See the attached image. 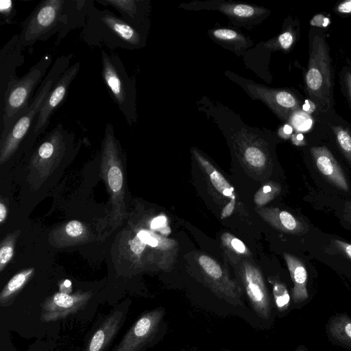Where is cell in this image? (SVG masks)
Listing matches in <instances>:
<instances>
[{"instance_id":"obj_1","label":"cell","mask_w":351,"mask_h":351,"mask_svg":"<svg viewBox=\"0 0 351 351\" xmlns=\"http://www.w3.org/2000/svg\"><path fill=\"white\" fill-rule=\"evenodd\" d=\"M94 6L93 0L41 1L23 23L19 34L23 48L56 34L60 40L71 30L83 28Z\"/></svg>"},{"instance_id":"obj_2","label":"cell","mask_w":351,"mask_h":351,"mask_svg":"<svg viewBox=\"0 0 351 351\" xmlns=\"http://www.w3.org/2000/svg\"><path fill=\"white\" fill-rule=\"evenodd\" d=\"M72 55L58 57L38 87L29 107L1 135L0 164L8 160L32 132L38 114L51 90L62 73L69 67Z\"/></svg>"},{"instance_id":"obj_3","label":"cell","mask_w":351,"mask_h":351,"mask_svg":"<svg viewBox=\"0 0 351 351\" xmlns=\"http://www.w3.org/2000/svg\"><path fill=\"white\" fill-rule=\"evenodd\" d=\"M81 38L88 46H106L110 49H136L143 40L141 28L137 27L108 10L95 6L90 11Z\"/></svg>"},{"instance_id":"obj_4","label":"cell","mask_w":351,"mask_h":351,"mask_svg":"<svg viewBox=\"0 0 351 351\" xmlns=\"http://www.w3.org/2000/svg\"><path fill=\"white\" fill-rule=\"evenodd\" d=\"M101 173L110 195V219L113 228L126 217L123 154L113 125L107 123L101 143Z\"/></svg>"},{"instance_id":"obj_5","label":"cell","mask_w":351,"mask_h":351,"mask_svg":"<svg viewBox=\"0 0 351 351\" xmlns=\"http://www.w3.org/2000/svg\"><path fill=\"white\" fill-rule=\"evenodd\" d=\"M52 62L50 54L43 56L22 77L12 80L0 99L1 135L29 107L34 90L40 84Z\"/></svg>"},{"instance_id":"obj_6","label":"cell","mask_w":351,"mask_h":351,"mask_svg":"<svg viewBox=\"0 0 351 351\" xmlns=\"http://www.w3.org/2000/svg\"><path fill=\"white\" fill-rule=\"evenodd\" d=\"M101 76L111 97L128 125L136 121V88L119 58L114 53L102 50Z\"/></svg>"},{"instance_id":"obj_7","label":"cell","mask_w":351,"mask_h":351,"mask_svg":"<svg viewBox=\"0 0 351 351\" xmlns=\"http://www.w3.org/2000/svg\"><path fill=\"white\" fill-rule=\"evenodd\" d=\"M305 83L309 97L322 111L328 110L332 101L331 61L326 42L319 35L311 45Z\"/></svg>"},{"instance_id":"obj_8","label":"cell","mask_w":351,"mask_h":351,"mask_svg":"<svg viewBox=\"0 0 351 351\" xmlns=\"http://www.w3.org/2000/svg\"><path fill=\"white\" fill-rule=\"evenodd\" d=\"M165 311L160 307L143 313L112 351H145L161 335Z\"/></svg>"},{"instance_id":"obj_9","label":"cell","mask_w":351,"mask_h":351,"mask_svg":"<svg viewBox=\"0 0 351 351\" xmlns=\"http://www.w3.org/2000/svg\"><path fill=\"white\" fill-rule=\"evenodd\" d=\"M80 69V63L75 62L62 73L51 90L44 104L40 110L35 125L26 138L27 142H34L48 127L50 119L65 99L69 88Z\"/></svg>"},{"instance_id":"obj_10","label":"cell","mask_w":351,"mask_h":351,"mask_svg":"<svg viewBox=\"0 0 351 351\" xmlns=\"http://www.w3.org/2000/svg\"><path fill=\"white\" fill-rule=\"evenodd\" d=\"M241 279L250 305L262 319H268L271 313V298L260 269L245 262L241 270Z\"/></svg>"},{"instance_id":"obj_11","label":"cell","mask_w":351,"mask_h":351,"mask_svg":"<svg viewBox=\"0 0 351 351\" xmlns=\"http://www.w3.org/2000/svg\"><path fill=\"white\" fill-rule=\"evenodd\" d=\"M198 263L213 291L226 300L232 302V304L241 305L240 298L242 290L229 278L216 261L202 254L198 258Z\"/></svg>"},{"instance_id":"obj_12","label":"cell","mask_w":351,"mask_h":351,"mask_svg":"<svg viewBox=\"0 0 351 351\" xmlns=\"http://www.w3.org/2000/svg\"><path fill=\"white\" fill-rule=\"evenodd\" d=\"M90 297V293L88 292L73 295L56 293L44 302L41 319L44 322H51L64 318L81 309Z\"/></svg>"},{"instance_id":"obj_13","label":"cell","mask_w":351,"mask_h":351,"mask_svg":"<svg viewBox=\"0 0 351 351\" xmlns=\"http://www.w3.org/2000/svg\"><path fill=\"white\" fill-rule=\"evenodd\" d=\"M19 34L14 35L1 48L0 52V99L8 83L18 77L16 69L24 62Z\"/></svg>"},{"instance_id":"obj_14","label":"cell","mask_w":351,"mask_h":351,"mask_svg":"<svg viewBox=\"0 0 351 351\" xmlns=\"http://www.w3.org/2000/svg\"><path fill=\"white\" fill-rule=\"evenodd\" d=\"M310 151L317 168L325 178L337 188L348 191L346 177L330 151L325 146L313 147Z\"/></svg>"},{"instance_id":"obj_15","label":"cell","mask_w":351,"mask_h":351,"mask_svg":"<svg viewBox=\"0 0 351 351\" xmlns=\"http://www.w3.org/2000/svg\"><path fill=\"white\" fill-rule=\"evenodd\" d=\"M125 314L121 309L112 311L93 335L84 351H105L122 326Z\"/></svg>"},{"instance_id":"obj_16","label":"cell","mask_w":351,"mask_h":351,"mask_svg":"<svg viewBox=\"0 0 351 351\" xmlns=\"http://www.w3.org/2000/svg\"><path fill=\"white\" fill-rule=\"evenodd\" d=\"M256 212L272 227L285 233L301 234L305 231L302 223L287 210L266 208L257 209Z\"/></svg>"},{"instance_id":"obj_17","label":"cell","mask_w":351,"mask_h":351,"mask_svg":"<svg viewBox=\"0 0 351 351\" xmlns=\"http://www.w3.org/2000/svg\"><path fill=\"white\" fill-rule=\"evenodd\" d=\"M291 280L293 282L292 300L295 304H300L307 300L308 274L305 265L297 257L288 253H284Z\"/></svg>"},{"instance_id":"obj_18","label":"cell","mask_w":351,"mask_h":351,"mask_svg":"<svg viewBox=\"0 0 351 351\" xmlns=\"http://www.w3.org/2000/svg\"><path fill=\"white\" fill-rule=\"evenodd\" d=\"M104 6L116 9L121 17L129 23L141 28V1L138 0H96Z\"/></svg>"},{"instance_id":"obj_19","label":"cell","mask_w":351,"mask_h":351,"mask_svg":"<svg viewBox=\"0 0 351 351\" xmlns=\"http://www.w3.org/2000/svg\"><path fill=\"white\" fill-rule=\"evenodd\" d=\"M193 153L197 161L209 177L215 189L223 196L229 197L230 201L236 202L234 189L222 174L196 151H193Z\"/></svg>"},{"instance_id":"obj_20","label":"cell","mask_w":351,"mask_h":351,"mask_svg":"<svg viewBox=\"0 0 351 351\" xmlns=\"http://www.w3.org/2000/svg\"><path fill=\"white\" fill-rule=\"evenodd\" d=\"M327 331L330 336L340 344L351 348V319L345 315L332 317Z\"/></svg>"},{"instance_id":"obj_21","label":"cell","mask_w":351,"mask_h":351,"mask_svg":"<svg viewBox=\"0 0 351 351\" xmlns=\"http://www.w3.org/2000/svg\"><path fill=\"white\" fill-rule=\"evenodd\" d=\"M55 233L56 236L60 235V239H57L56 243L60 240V245H63L82 243L88 237L87 228L77 220L69 221Z\"/></svg>"},{"instance_id":"obj_22","label":"cell","mask_w":351,"mask_h":351,"mask_svg":"<svg viewBox=\"0 0 351 351\" xmlns=\"http://www.w3.org/2000/svg\"><path fill=\"white\" fill-rule=\"evenodd\" d=\"M34 272V268H29L14 275L2 289L0 302L2 306L7 304L26 284Z\"/></svg>"},{"instance_id":"obj_23","label":"cell","mask_w":351,"mask_h":351,"mask_svg":"<svg viewBox=\"0 0 351 351\" xmlns=\"http://www.w3.org/2000/svg\"><path fill=\"white\" fill-rule=\"evenodd\" d=\"M332 129L341 152L351 165L350 132L347 129L341 126H332Z\"/></svg>"},{"instance_id":"obj_24","label":"cell","mask_w":351,"mask_h":351,"mask_svg":"<svg viewBox=\"0 0 351 351\" xmlns=\"http://www.w3.org/2000/svg\"><path fill=\"white\" fill-rule=\"evenodd\" d=\"M244 160L247 165L256 169H264L267 162L265 154L255 146L247 147L243 154Z\"/></svg>"},{"instance_id":"obj_25","label":"cell","mask_w":351,"mask_h":351,"mask_svg":"<svg viewBox=\"0 0 351 351\" xmlns=\"http://www.w3.org/2000/svg\"><path fill=\"white\" fill-rule=\"evenodd\" d=\"M273 295L276 308L280 312H285L290 304V295L285 285L278 281L273 285Z\"/></svg>"},{"instance_id":"obj_26","label":"cell","mask_w":351,"mask_h":351,"mask_svg":"<svg viewBox=\"0 0 351 351\" xmlns=\"http://www.w3.org/2000/svg\"><path fill=\"white\" fill-rule=\"evenodd\" d=\"M16 240V233H12L2 241L0 247V271L3 270L13 256Z\"/></svg>"},{"instance_id":"obj_27","label":"cell","mask_w":351,"mask_h":351,"mask_svg":"<svg viewBox=\"0 0 351 351\" xmlns=\"http://www.w3.org/2000/svg\"><path fill=\"white\" fill-rule=\"evenodd\" d=\"M280 186L274 182H270L263 185L256 193L254 202L258 206H264L274 199L280 192Z\"/></svg>"},{"instance_id":"obj_28","label":"cell","mask_w":351,"mask_h":351,"mask_svg":"<svg viewBox=\"0 0 351 351\" xmlns=\"http://www.w3.org/2000/svg\"><path fill=\"white\" fill-rule=\"evenodd\" d=\"M221 241L228 250L237 254L248 255L250 254L245 243L229 232H225L221 235Z\"/></svg>"},{"instance_id":"obj_29","label":"cell","mask_w":351,"mask_h":351,"mask_svg":"<svg viewBox=\"0 0 351 351\" xmlns=\"http://www.w3.org/2000/svg\"><path fill=\"white\" fill-rule=\"evenodd\" d=\"M276 104L288 111L295 110L299 107L296 98L291 93L285 91H280L275 95Z\"/></svg>"},{"instance_id":"obj_30","label":"cell","mask_w":351,"mask_h":351,"mask_svg":"<svg viewBox=\"0 0 351 351\" xmlns=\"http://www.w3.org/2000/svg\"><path fill=\"white\" fill-rule=\"evenodd\" d=\"M312 123L311 118L304 112L295 113L292 119V123L298 131L308 130L311 128Z\"/></svg>"},{"instance_id":"obj_31","label":"cell","mask_w":351,"mask_h":351,"mask_svg":"<svg viewBox=\"0 0 351 351\" xmlns=\"http://www.w3.org/2000/svg\"><path fill=\"white\" fill-rule=\"evenodd\" d=\"M150 228L163 236H167L171 232L167 223V218L165 215H159L154 218L150 222Z\"/></svg>"},{"instance_id":"obj_32","label":"cell","mask_w":351,"mask_h":351,"mask_svg":"<svg viewBox=\"0 0 351 351\" xmlns=\"http://www.w3.org/2000/svg\"><path fill=\"white\" fill-rule=\"evenodd\" d=\"M0 13L4 23H11L16 14L13 1L1 0L0 1Z\"/></svg>"},{"instance_id":"obj_33","label":"cell","mask_w":351,"mask_h":351,"mask_svg":"<svg viewBox=\"0 0 351 351\" xmlns=\"http://www.w3.org/2000/svg\"><path fill=\"white\" fill-rule=\"evenodd\" d=\"M332 245L335 247V249L343 254L345 256L348 257L351 260V244L346 243L345 241L339 240V239H333L331 241Z\"/></svg>"},{"instance_id":"obj_34","label":"cell","mask_w":351,"mask_h":351,"mask_svg":"<svg viewBox=\"0 0 351 351\" xmlns=\"http://www.w3.org/2000/svg\"><path fill=\"white\" fill-rule=\"evenodd\" d=\"M294 36L291 32H285L281 34L278 38V42L283 49H289L293 45Z\"/></svg>"},{"instance_id":"obj_35","label":"cell","mask_w":351,"mask_h":351,"mask_svg":"<svg viewBox=\"0 0 351 351\" xmlns=\"http://www.w3.org/2000/svg\"><path fill=\"white\" fill-rule=\"evenodd\" d=\"M232 12L238 16L248 17L254 14V9L250 5L239 4L233 8Z\"/></svg>"},{"instance_id":"obj_36","label":"cell","mask_w":351,"mask_h":351,"mask_svg":"<svg viewBox=\"0 0 351 351\" xmlns=\"http://www.w3.org/2000/svg\"><path fill=\"white\" fill-rule=\"evenodd\" d=\"M215 37L223 40H232L237 37L236 32L228 29H218L213 32Z\"/></svg>"},{"instance_id":"obj_37","label":"cell","mask_w":351,"mask_h":351,"mask_svg":"<svg viewBox=\"0 0 351 351\" xmlns=\"http://www.w3.org/2000/svg\"><path fill=\"white\" fill-rule=\"evenodd\" d=\"M329 23V19L321 14L315 16L311 21L312 25L322 27H326Z\"/></svg>"},{"instance_id":"obj_38","label":"cell","mask_w":351,"mask_h":351,"mask_svg":"<svg viewBox=\"0 0 351 351\" xmlns=\"http://www.w3.org/2000/svg\"><path fill=\"white\" fill-rule=\"evenodd\" d=\"M336 10L340 14H351V0H346L339 3Z\"/></svg>"},{"instance_id":"obj_39","label":"cell","mask_w":351,"mask_h":351,"mask_svg":"<svg viewBox=\"0 0 351 351\" xmlns=\"http://www.w3.org/2000/svg\"><path fill=\"white\" fill-rule=\"evenodd\" d=\"M235 204H236V202H233V201H230V200L228 202L226 206L223 208V210L221 211V219H226V218L230 217L232 214V213L234 210V208H235Z\"/></svg>"},{"instance_id":"obj_40","label":"cell","mask_w":351,"mask_h":351,"mask_svg":"<svg viewBox=\"0 0 351 351\" xmlns=\"http://www.w3.org/2000/svg\"><path fill=\"white\" fill-rule=\"evenodd\" d=\"M344 79L348 94L351 101V72H346Z\"/></svg>"},{"instance_id":"obj_41","label":"cell","mask_w":351,"mask_h":351,"mask_svg":"<svg viewBox=\"0 0 351 351\" xmlns=\"http://www.w3.org/2000/svg\"><path fill=\"white\" fill-rule=\"evenodd\" d=\"M343 218L351 223V202H348L345 206Z\"/></svg>"},{"instance_id":"obj_42","label":"cell","mask_w":351,"mask_h":351,"mask_svg":"<svg viewBox=\"0 0 351 351\" xmlns=\"http://www.w3.org/2000/svg\"><path fill=\"white\" fill-rule=\"evenodd\" d=\"M7 216V208L5 204L1 201L0 203V223H2Z\"/></svg>"},{"instance_id":"obj_43","label":"cell","mask_w":351,"mask_h":351,"mask_svg":"<svg viewBox=\"0 0 351 351\" xmlns=\"http://www.w3.org/2000/svg\"><path fill=\"white\" fill-rule=\"evenodd\" d=\"M294 143L298 145H301L304 144V137L302 134H298L294 139H293Z\"/></svg>"},{"instance_id":"obj_44","label":"cell","mask_w":351,"mask_h":351,"mask_svg":"<svg viewBox=\"0 0 351 351\" xmlns=\"http://www.w3.org/2000/svg\"><path fill=\"white\" fill-rule=\"evenodd\" d=\"M66 288L69 293L71 291V282L69 280H65L63 283L60 285V288Z\"/></svg>"},{"instance_id":"obj_45","label":"cell","mask_w":351,"mask_h":351,"mask_svg":"<svg viewBox=\"0 0 351 351\" xmlns=\"http://www.w3.org/2000/svg\"><path fill=\"white\" fill-rule=\"evenodd\" d=\"M283 132L287 135H289L292 132V128L288 125H285Z\"/></svg>"},{"instance_id":"obj_46","label":"cell","mask_w":351,"mask_h":351,"mask_svg":"<svg viewBox=\"0 0 351 351\" xmlns=\"http://www.w3.org/2000/svg\"><path fill=\"white\" fill-rule=\"evenodd\" d=\"M295 351H305L304 348H302V347L301 348H298Z\"/></svg>"}]
</instances>
